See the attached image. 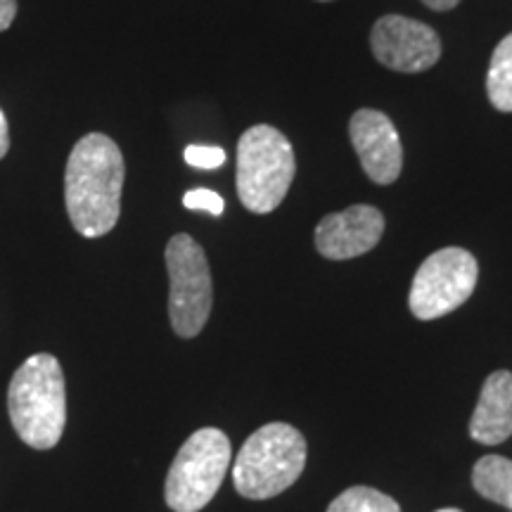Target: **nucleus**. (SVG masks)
I'll list each match as a JSON object with an SVG mask.
<instances>
[{
  "mask_svg": "<svg viewBox=\"0 0 512 512\" xmlns=\"http://www.w3.org/2000/svg\"><path fill=\"white\" fill-rule=\"evenodd\" d=\"M124 176V155L105 133H88L72 147L64 169V204L76 233L102 238L117 226Z\"/></svg>",
  "mask_w": 512,
  "mask_h": 512,
  "instance_id": "nucleus-1",
  "label": "nucleus"
},
{
  "mask_svg": "<svg viewBox=\"0 0 512 512\" xmlns=\"http://www.w3.org/2000/svg\"><path fill=\"white\" fill-rule=\"evenodd\" d=\"M8 413L17 437L36 451L60 444L67 425V384L53 354H34L12 375Z\"/></svg>",
  "mask_w": 512,
  "mask_h": 512,
  "instance_id": "nucleus-2",
  "label": "nucleus"
},
{
  "mask_svg": "<svg viewBox=\"0 0 512 512\" xmlns=\"http://www.w3.org/2000/svg\"><path fill=\"white\" fill-rule=\"evenodd\" d=\"M306 441L297 427L271 422L256 430L240 448L233 465V484L240 496L266 501L283 494L302 477Z\"/></svg>",
  "mask_w": 512,
  "mask_h": 512,
  "instance_id": "nucleus-3",
  "label": "nucleus"
},
{
  "mask_svg": "<svg viewBox=\"0 0 512 512\" xmlns=\"http://www.w3.org/2000/svg\"><path fill=\"white\" fill-rule=\"evenodd\" d=\"M294 150L278 128H247L238 143V197L252 214H271L294 181Z\"/></svg>",
  "mask_w": 512,
  "mask_h": 512,
  "instance_id": "nucleus-4",
  "label": "nucleus"
},
{
  "mask_svg": "<svg viewBox=\"0 0 512 512\" xmlns=\"http://www.w3.org/2000/svg\"><path fill=\"white\" fill-rule=\"evenodd\" d=\"M230 441L216 427L190 434L169 467L164 498L174 512H200L219 494L230 467Z\"/></svg>",
  "mask_w": 512,
  "mask_h": 512,
  "instance_id": "nucleus-5",
  "label": "nucleus"
},
{
  "mask_svg": "<svg viewBox=\"0 0 512 512\" xmlns=\"http://www.w3.org/2000/svg\"><path fill=\"white\" fill-rule=\"evenodd\" d=\"M169 271V318L178 337H197L207 325L214 287L204 249L188 233H178L166 245Z\"/></svg>",
  "mask_w": 512,
  "mask_h": 512,
  "instance_id": "nucleus-6",
  "label": "nucleus"
},
{
  "mask_svg": "<svg viewBox=\"0 0 512 512\" xmlns=\"http://www.w3.org/2000/svg\"><path fill=\"white\" fill-rule=\"evenodd\" d=\"M479 266L467 249L446 247L427 256L415 273L408 304L418 320H434L456 311L472 297Z\"/></svg>",
  "mask_w": 512,
  "mask_h": 512,
  "instance_id": "nucleus-7",
  "label": "nucleus"
},
{
  "mask_svg": "<svg viewBox=\"0 0 512 512\" xmlns=\"http://www.w3.org/2000/svg\"><path fill=\"white\" fill-rule=\"evenodd\" d=\"M370 48L377 62L401 74L425 72L441 57L437 31L401 15H384L377 19L370 31Z\"/></svg>",
  "mask_w": 512,
  "mask_h": 512,
  "instance_id": "nucleus-8",
  "label": "nucleus"
},
{
  "mask_svg": "<svg viewBox=\"0 0 512 512\" xmlns=\"http://www.w3.org/2000/svg\"><path fill=\"white\" fill-rule=\"evenodd\" d=\"M349 138L363 171L377 185L394 183L403 166L401 138L392 119L377 110H358L349 121Z\"/></svg>",
  "mask_w": 512,
  "mask_h": 512,
  "instance_id": "nucleus-9",
  "label": "nucleus"
},
{
  "mask_svg": "<svg viewBox=\"0 0 512 512\" xmlns=\"http://www.w3.org/2000/svg\"><path fill=\"white\" fill-rule=\"evenodd\" d=\"M384 233V216L370 204L328 214L316 228V247L325 259L347 261L368 254Z\"/></svg>",
  "mask_w": 512,
  "mask_h": 512,
  "instance_id": "nucleus-10",
  "label": "nucleus"
},
{
  "mask_svg": "<svg viewBox=\"0 0 512 512\" xmlns=\"http://www.w3.org/2000/svg\"><path fill=\"white\" fill-rule=\"evenodd\" d=\"M470 437L477 444L498 446L512 437V373L496 370L486 377L470 420Z\"/></svg>",
  "mask_w": 512,
  "mask_h": 512,
  "instance_id": "nucleus-11",
  "label": "nucleus"
},
{
  "mask_svg": "<svg viewBox=\"0 0 512 512\" xmlns=\"http://www.w3.org/2000/svg\"><path fill=\"white\" fill-rule=\"evenodd\" d=\"M472 486L486 501L512 510V460L503 456H484L472 470Z\"/></svg>",
  "mask_w": 512,
  "mask_h": 512,
  "instance_id": "nucleus-12",
  "label": "nucleus"
},
{
  "mask_svg": "<svg viewBox=\"0 0 512 512\" xmlns=\"http://www.w3.org/2000/svg\"><path fill=\"white\" fill-rule=\"evenodd\" d=\"M486 93L498 112H512V34L505 36L491 55Z\"/></svg>",
  "mask_w": 512,
  "mask_h": 512,
  "instance_id": "nucleus-13",
  "label": "nucleus"
},
{
  "mask_svg": "<svg viewBox=\"0 0 512 512\" xmlns=\"http://www.w3.org/2000/svg\"><path fill=\"white\" fill-rule=\"evenodd\" d=\"M328 512H401V505L370 486H351L328 505Z\"/></svg>",
  "mask_w": 512,
  "mask_h": 512,
  "instance_id": "nucleus-14",
  "label": "nucleus"
},
{
  "mask_svg": "<svg viewBox=\"0 0 512 512\" xmlns=\"http://www.w3.org/2000/svg\"><path fill=\"white\" fill-rule=\"evenodd\" d=\"M185 162L195 169H219L226 164V152L221 147L207 145H190L185 147Z\"/></svg>",
  "mask_w": 512,
  "mask_h": 512,
  "instance_id": "nucleus-15",
  "label": "nucleus"
},
{
  "mask_svg": "<svg viewBox=\"0 0 512 512\" xmlns=\"http://www.w3.org/2000/svg\"><path fill=\"white\" fill-rule=\"evenodd\" d=\"M183 204L192 211H209L211 216H221L223 207H226L219 192L207 190V188H197V190L185 192Z\"/></svg>",
  "mask_w": 512,
  "mask_h": 512,
  "instance_id": "nucleus-16",
  "label": "nucleus"
},
{
  "mask_svg": "<svg viewBox=\"0 0 512 512\" xmlns=\"http://www.w3.org/2000/svg\"><path fill=\"white\" fill-rule=\"evenodd\" d=\"M17 17V0H0V34L12 27Z\"/></svg>",
  "mask_w": 512,
  "mask_h": 512,
  "instance_id": "nucleus-17",
  "label": "nucleus"
},
{
  "mask_svg": "<svg viewBox=\"0 0 512 512\" xmlns=\"http://www.w3.org/2000/svg\"><path fill=\"white\" fill-rule=\"evenodd\" d=\"M10 150V126L8 119H5V112L0 110V159L8 155Z\"/></svg>",
  "mask_w": 512,
  "mask_h": 512,
  "instance_id": "nucleus-18",
  "label": "nucleus"
},
{
  "mask_svg": "<svg viewBox=\"0 0 512 512\" xmlns=\"http://www.w3.org/2000/svg\"><path fill=\"white\" fill-rule=\"evenodd\" d=\"M422 3L427 5V8L437 10V12H446V10H453L460 0H422Z\"/></svg>",
  "mask_w": 512,
  "mask_h": 512,
  "instance_id": "nucleus-19",
  "label": "nucleus"
},
{
  "mask_svg": "<svg viewBox=\"0 0 512 512\" xmlns=\"http://www.w3.org/2000/svg\"><path fill=\"white\" fill-rule=\"evenodd\" d=\"M434 512H463V510H458V508H441V510H434Z\"/></svg>",
  "mask_w": 512,
  "mask_h": 512,
  "instance_id": "nucleus-20",
  "label": "nucleus"
},
{
  "mask_svg": "<svg viewBox=\"0 0 512 512\" xmlns=\"http://www.w3.org/2000/svg\"><path fill=\"white\" fill-rule=\"evenodd\" d=\"M320 3H328V0H320Z\"/></svg>",
  "mask_w": 512,
  "mask_h": 512,
  "instance_id": "nucleus-21",
  "label": "nucleus"
}]
</instances>
